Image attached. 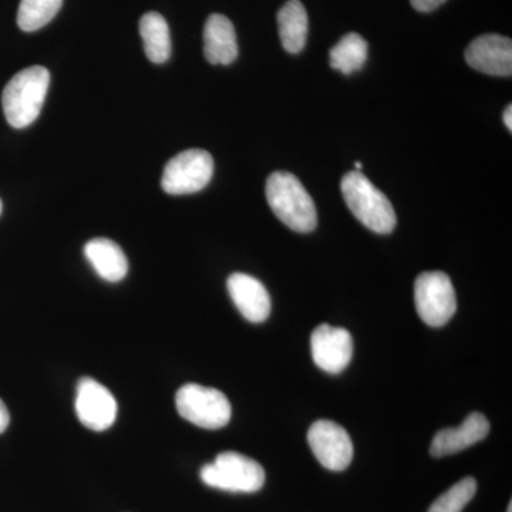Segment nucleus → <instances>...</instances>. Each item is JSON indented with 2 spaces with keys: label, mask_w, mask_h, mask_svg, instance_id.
I'll list each match as a JSON object with an SVG mask.
<instances>
[{
  "label": "nucleus",
  "mask_w": 512,
  "mask_h": 512,
  "mask_svg": "<svg viewBox=\"0 0 512 512\" xmlns=\"http://www.w3.org/2000/svg\"><path fill=\"white\" fill-rule=\"evenodd\" d=\"M308 443L319 463L330 471L346 470L352 463V439L335 421H315L308 431Z\"/></svg>",
  "instance_id": "8"
},
{
  "label": "nucleus",
  "mask_w": 512,
  "mask_h": 512,
  "mask_svg": "<svg viewBox=\"0 0 512 512\" xmlns=\"http://www.w3.org/2000/svg\"><path fill=\"white\" fill-rule=\"evenodd\" d=\"M140 35L150 62L163 64L171 56V36L167 20L157 12H148L140 20Z\"/></svg>",
  "instance_id": "17"
},
{
  "label": "nucleus",
  "mask_w": 512,
  "mask_h": 512,
  "mask_svg": "<svg viewBox=\"0 0 512 512\" xmlns=\"http://www.w3.org/2000/svg\"><path fill=\"white\" fill-rule=\"evenodd\" d=\"M410 2H412L414 9L419 10V12L427 13L440 8L447 0H410Z\"/></svg>",
  "instance_id": "21"
},
{
  "label": "nucleus",
  "mask_w": 512,
  "mask_h": 512,
  "mask_svg": "<svg viewBox=\"0 0 512 512\" xmlns=\"http://www.w3.org/2000/svg\"><path fill=\"white\" fill-rule=\"evenodd\" d=\"M229 296L245 319L252 323L265 322L271 315V296L254 276L235 272L227 282Z\"/></svg>",
  "instance_id": "12"
},
{
  "label": "nucleus",
  "mask_w": 512,
  "mask_h": 512,
  "mask_svg": "<svg viewBox=\"0 0 512 512\" xmlns=\"http://www.w3.org/2000/svg\"><path fill=\"white\" fill-rule=\"evenodd\" d=\"M507 512H512V503H510V505H508V510Z\"/></svg>",
  "instance_id": "25"
},
{
  "label": "nucleus",
  "mask_w": 512,
  "mask_h": 512,
  "mask_svg": "<svg viewBox=\"0 0 512 512\" xmlns=\"http://www.w3.org/2000/svg\"><path fill=\"white\" fill-rule=\"evenodd\" d=\"M343 198L353 215L376 234H390L396 227L392 202L360 171H350L340 183Z\"/></svg>",
  "instance_id": "3"
},
{
  "label": "nucleus",
  "mask_w": 512,
  "mask_h": 512,
  "mask_svg": "<svg viewBox=\"0 0 512 512\" xmlns=\"http://www.w3.org/2000/svg\"><path fill=\"white\" fill-rule=\"evenodd\" d=\"M175 406L183 419L201 429H222L232 416L228 397L220 390L201 384H184L175 396Z\"/></svg>",
  "instance_id": "5"
},
{
  "label": "nucleus",
  "mask_w": 512,
  "mask_h": 512,
  "mask_svg": "<svg viewBox=\"0 0 512 512\" xmlns=\"http://www.w3.org/2000/svg\"><path fill=\"white\" fill-rule=\"evenodd\" d=\"M2 208H3L2 201H0V214H2Z\"/></svg>",
  "instance_id": "26"
},
{
  "label": "nucleus",
  "mask_w": 512,
  "mask_h": 512,
  "mask_svg": "<svg viewBox=\"0 0 512 512\" xmlns=\"http://www.w3.org/2000/svg\"><path fill=\"white\" fill-rule=\"evenodd\" d=\"M9 421L10 416L8 407H6V404L2 402V399H0V433H3V431L8 429Z\"/></svg>",
  "instance_id": "22"
},
{
  "label": "nucleus",
  "mask_w": 512,
  "mask_h": 512,
  "mask_svg": "<svg viewBox=\"0 0 512 512\" xmlns=\"http://www.w3.org/2000/svg\"><path fill=\"white\" fill-rule=\"evenodd\" d=\"M63 0H20L18 25L23 32H36L52 22Z\"/></svg>",
  "instance_id": "19"
},
{
  "label": "nucleus",
  "mask_w": 512,
  "mask_h": 512,
  "mask_svg": "<svg viewBox=\"0 0 512 512\" xmlns=\"http://www.w3.org/2000/svg\"><path fill=\"white\" fill-rule=\"evenodd\" d=\"M202 483L228 493L251 494L265 484V470L258 461L235 451L218 454L214 463L201 468Z\"/></svg>",
  "instance_id": "4"
},
{
  "label": "nucleus",
  "mask_w": 512,
  "mask_h": 512,
  "mask_svg": "<svg viewBox=\"0 0 512 512\" xmlns=\"http://www.w3.org/2000/svg\"><path fill=\"white\" fill-rule=\"evenodd\" d=\"M367 56L369 46L366 40L359 33H348L330 50V67L349 76L365 66Z\"/></svg>",
  "instance_id": "18"
},
{
  "label": "nucleus",
  "mask_w": 512,
  "mask_h": 512,
  "mask_svg": "<svg viewBox=\"0 0 512 512\" xmlns=\"http://www.w3.org/2000/svg\"><path fill=\"white\" fill-rule=\"evenodd\" d=\"M84 255L87 261L92 264L94 271L104 281L116 282L123 281L128 272L127 256L123 249L107 238H94L87 242L84 247Z\"/></svg>",
  "instance_id": "15"
},
{
  "label": "nucleus",
  "mask_w": 512,
  "mask_h": 512,
  "mask_svg": "<svg viewBox=\"0 0 512 512\" xmlns=\"http://www.w3.org/2000/svg\"><path fill=\"white\" fill-rule=\"evenodd\" d=\"M204 55L211 64L234 63L238 57L237 33L224 15H211L204 28Z\"/></svg>",
  "instance_id": "14"
},
{
  "label": "nucleus",
  "mask_w": 512,
  "mask_h": 512,
  "mask_svg": "<svg viewBox=\"0 0 512 512\" xmlns=\"http://www.w3.org/2000/svg\"><path fill=\"white\" fill-rule=\"evenodd\" d=\"M214 174V160L208 151H183L165 165L161 187L170 195L194 194L210 184Z\"/></svg>",
  "instance_id": "7"
},
{
  "label": "nucleus",
  "mask_w": 512,
  "mask_h": 512,
  "mask_svg": "<svg viewBox=\"0 0 512 512\" xmlns=\"http://www.w3.org/2000/svg\"><path fill=\"white\" fill-rule=\"evenodd\" d=\"M414 303L421 320L440 328L457 311V296L451 279L441 271L423 272L414 284Z\"/></svg>",
  "instance_id": "6"
},
{
  "label": "nucleus",
  "mask_w": 512,
  "mask_h": 512,
  "mask_svg": "<svg viewBox=\"0 0 512 512\" xmlns=\"http://www.w3.org/2000/svg\"><path fill=\"white\" fill-rule=\"evenodd\" d=\"M466 62L477 72L490 76H511L512 42L510 37L483 35L466 49Z\"/></svg>",
  "instance_id": "11"
},
{
  "label": "nucleus",
  "mask_w": 512,
  "mask_h": 512,
  "mask_svg": "<svg viewBox=\"0 0 512 512\" xmlns=\"http://www.w3.org/2000/svg\"><path fill=\"white\" fill-rule=\"evenodd\" d=\"M266 200L276 218L292 231L312 232L318 225L315 202L291 173L276 171L266 181Z\"/></svg>",
  "instance_id": "1"
},
{
  "label": "nucleus",
  "mask_w": 512,
  "mask_h": 512,
  "mask_svg": "<svg viewBox=\"0 0 512 512\" xmlns=\"http://www.w3.org/2000/svg\"><path fill=\"white\" fill-rule=\"evenodd\" d=\"M279 37L286 52L298 55L305 49L309 19L301 0H288L278 12Z\"/></svg>",
  "instance_id": "16"
},
{
  "label": "nucleus",
  "mask_w": 512,
  "mask_h": 512,
  "mask_svg": "<svg viewBox=\"0 0 512 512\" xmlns=\"http://www.w3.org/2000/svg\"><path fill=\"white\" fill-rule=\"evenodd\" d=\"M356 171H360L363 168V164L360 161H356L355 163Z\"/></svg>",
  "instance_id": "24"
},
{
  "label": "nucleus",
  "mask_w": 512,
  "mask_h": 512,
  "mask_svg": "<svg viewBox=\"0 0 512 512\" xmlns=\"http://www.w3.org/2000/svg\"><path fill=\"white\" fill-rule=\"evenodd\" d=\"M50 86L46 67L32 66L9 80L2 94V106L10 126L25 128L39 117Z\"/></svg>",
  "instance_id": "2"
},
{
  "label": "nucleus",
  "mask_w": 512,
  "mask_h": 512,
  "mask_svg": "<svg viewBox=\"0 0 512 512\" xmlns=\"http://www.w3.org/2000/svg\"><path fill=\"white\" fill-rule=\"evenodd\" d=\"M76 414L89 430H109L116 421L117 402L106 386L92 377H83L77 384Z\"/></svg>",
  "instance_id": "9"
},
{
  "label": "nucleus",
  "mask_w": 512,
  "mask_h": 512,
  "mask_svg": "<svg viewBox=\"0 0 512 512\" xmlns=\"http://www.w3.org/2000/svg\"><path fill=\"white\" fill-rule=\"evenodd\" d=\"M490 433V423L481 413L468 414L461 426L440 430L431 441L430 454L440 458L453 456L484 440Z\"/></svg>",
  "instance_id": "13"
},
{
  "label": "nucleus",
  "mask_w": 512,
  "mask_h": 512,
  "mask_svg": "<svg viewBox=\"0 0 512 512\" xmlns=\"http://www.w3.org/2000/svg\"><path fill=\"white\" fill-rule=\"evenodd\" d=\"M313 362L330 375H339L353 356V339L348 330L319 325L311 336Z\"/></svg>",
  "instance_id": "10"
},
{
  "label": "nucleus",
  "mask_w": 512,
  "mask_h": 512,
  "mask_svg": "<svg viewBox=\"0 0 512 512\" xmlns=\"http://www.w3.org/2000/svg\"><path fill=\"white\" fill-rule=\"evenodd\" d=\"M477 493V481L466 477L440 495L427 512H461Z\"/></svg>",
  "instance_id": "20"
},
{
  "label": "nucleus",
  "mask_w": 512,
  "mask_h": 512,
  "mask_svg": "<svg viewBox=\"0 0 512 512\" xmlns=\"http://www.w3.org/2000/svg\"><path fill=\"white\" fill-rule=\"evenodd\" d=\"M504 123L508 130L512 131V106L507 107L504 111Z\"/></svg>",
  "instance_id": "23"
}]
</instances>
